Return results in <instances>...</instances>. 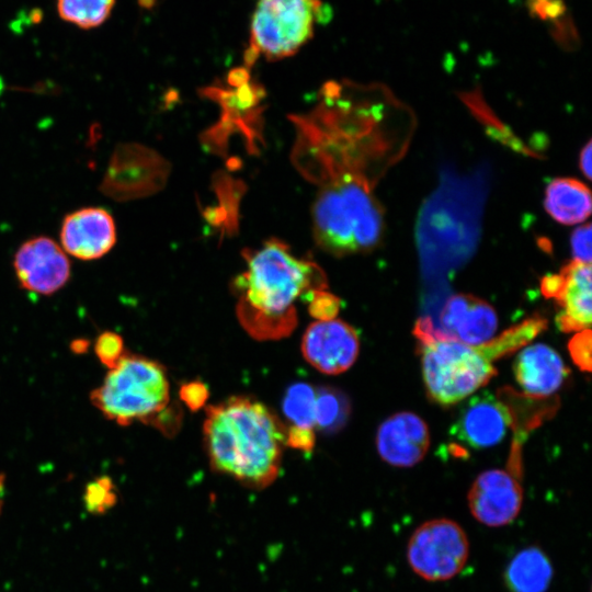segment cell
Returning a JSON list of instances; mask_svg holds the SVG:
<instances>
[{"instance_id":"6da1fadb","label":"cell","mask_w":592,"mask_h":592,"mask_svg":"<svg viewBox=\"0 0 592 592\" xmlns=\"http://www.w3.org/2000/svg\"><path fill=\"white\" fill-rule=\"evenodd\" d=\"M319 101L295 119L298 134L335 171L375 186L405 155L412 112L383 87L346 81L325 84Z\"/></svg>"},{"instance_id":"7a4b0ae2","label":"cell","mask_w":592,"mask_h":592,"mask_svg":"<svg viewBox=\"0 0 592 592\" xmlns=\"http://www.w3.org/2000/svg\"><path fill=\"white\" fill-rule=\"evenodd\" d=\"M243 257L247 269L234 282L241 326L259 340L288 335L297 325L295 300L305 301L311 292L327 288L323 271L278 239L247 250Z\"/></svg>"},{"instance_id":"3957f363","label":"cell","mask_w":592,"mask_h":592,"mask_svg":"<svg viewBox=\"0 0 592 592\" xmlns=\"http://www.w3.org/2000/svg\"><path fill=\"white\" fill-rule=\"evenodd\" d=\"M203 433L214 470L254 489L277 478L286 428L263 403L232 397L208 406Z\"/></svg>"},{"instance_id":"277c9868","label":"cell","mask_w":592,"mask_h":592,"mask_svg":"<svg viewBox=\"0 0 592 592\" xmlns=\"http://www.w3.org/2000/svg\"><path fill=\"white\" fill-rule=\"evenodd\" d=\"M384 210L373 189L358 182L320 186L312 204V236L335 255L375 249L384 234Z\"/></svg>"},{"instance_id":"5b68a950","label":"cell","mask_w":592,"mask_h":592,"mask_svg":"<svg viewBox=\"0 0 592 592\" xmlns=\"http://www.w3.org/2000/svg\"><path fill=\"white\" fill-rule=\"evenodd\" d=\"M169 399V382L163 366L127 352L90 394L92 405L119 425L135 421L153 424L167 409Z\"/></svg>"},{"instance_id":"8992f818","label":"cell","mask_w":592,"mask_h":592,"mask_svg":"<svg viewBox=\"0 0 592 592\" xmlns=\"http://www.w3.org/2000/svg\"><path fill=\"white\" fill-rule=\"evenodd\" d=\"M422 375L428 397L448 407L465 399L496 374L482 345H468L449 338L420 341Z\"/></svg>"},{"instance_id":"52a82bcc","label":"cell","mask_w":592,"mask_h":592,"mask_svg":"<svg viewBox=\"0 0 592 592\" xmlns=\"http://www.w3.org/2000/svg\"><path fill=\"white\" fill-rule=\"evenodd\" d=\"M330 14L321 0H259L251 18L247 65L261 55L267 60L293 56L314 36L315 23L329 21Z\"/></svg>"},{"instance_id":"ba28073f","label":"cell","mask_w":592,"mask_h":592,"mask_svg":"<svg viewBox=\"0 0 592 592\" xmlns=\"http://www.w3.org/2000/svg\"><path fill=\"white\" fill-rule=\"evenodd\" d=\"M469 557V543L463 527L448 519L426 521L409 538L407 559L412 571L430 582L457 576Z\"/></svg>"},{"instance_id":"9c48e42d","label":"cell","mask_w":592,"mask_h":592,"mask_svg":"<svg viewBox=\"0 0 592 592\" xmlns=\"http://www.w3.org/2000/svg\"><path fill=\"white\" fill-rule=\"evenodd\" d=\"M591 264L571 261L558 274L542 278L540 291L554 298L561 308L556 317L558 328L565 332L590 329L592 320Z\"/></svg>"},{"instance_id":"30bf717a","label":"cell","mask_w":592,"mask_h":592,"mask_svg":"<svg viewBox=\"0 0 592 592\" xmlns=\"http://www.w3.org/2000/svg\"><path fill=\"white\" fill-rule=\"evenodd\" d=\"M13 266L20 285L34 294L52 295L70 277L66 252L47 237L25 241L15 252Z\"/></svg>"},{"instance_id":"8fae6325","label":"cell","mask_w":592,"mask_h":592,"mask_svg":"<svg viewBox=\"0 0 592 592\" xmlns=\"http://www.w3.org/2000/svg\"><path fill=\"white\" fill-rule=\"evenodd\" d=\"M513 424V413L503 399L489 391L475 395L459 409L451 435L474 449L499 444Z\"/></svg>"},{"instance_id":"7c38bea8","label":"cell","mask_w":592,"mask_h":592,"mask_svg":"<svg viewBox=\"0 0 592 592\" xmlns=\"http://www.w3.org/2000/svg\"><path fill=\"white\" fill-rule=\"evenodd\" d=\"M360 350L356 330L349 323L332 319L315 321L303 335L304 358L317 371L337 375L349 369Z\"/></svg>"},{"instance_id":"4fadbf2b","label":"cell","mask_w":592,"mask_h":592,"mask_svg":"<svg viewBox=\"0 0 592 592\" xmlns=\"http://www.w3.org/2000/svg\"><path fill=\"white\" fill-rule=\"evenodd\" d=\"M467 499L469 510L478 522L500 527L512 523L519 515L523 492L513 474L490 469L475 479Z\"/></svg>"},{"instance_id":"5bb4252c","label":"cell","mask_w":592,"mask_h":592,"mask_svg":"<svg viewBox=\"0 0 592 592\" xmlns=\"http://www.w3.org/2000/svg\"><path fill=\"white\" fill-rule=\"evenodd\" d=\"M440 325L436 338H449L476 346L492 339L498 317L488 301L470 294H456L445 301Z\"/></svg>"},{"instance_id":"9a60e30c","label":"cell","mask_w":592,"mask_h":592,"mask_svg":"<svg viewBox=\"0 0 592 592\" xmlns=\"http://www.w3.org/2000/svg\"><path fill=\"white\" fill-rule=\"evenodd\" d=\"M60 241L64 251L79 260L99 259L116 242L114 219L104 208L78 209L65 217Z\"/></svg>"},{"instance_id":"2e32d148","label":"cell","mask_w":592,"mask_h":592,"mask_svg":"<svg viewBox=\"0 0 592 592\" xmlns=\"http://www.w3.org/2000/svg\"><path fill=\"white\" fill-rule=\"evenodd\" d=\"M429 446V428L412 412L392 414L379 425L376 433L379 456L395 467H411L418 464Z\"/></svg>"},{"instance_id":"e0dca14e","label":"cell","mask_w":592,"mask_h":592,"mask_svg":"<svg viewBox=\"0 0 592 592\" xmlns=\"http://www.w3.org/2000/svg\"><path fill=\"white\" fill-rule=\"evenodd\" d=\"M513 372L523 391L535 399L551 396L570 373L560 355L543 343L523 349L515 357Z\"/></svg>"},{"instance_id":"ac0fdd59","label":"cell","mask_w":592,"mask_h":592,"mask_svg":"<svg viewBox=\"0 0 592 592\" xmlns=\"http://www.w3.org/2000/svg\"><path fill=\"white\" fill-rule=\"evenodd\" d=\"M544 207L550 217L559 224L583 223L591 214L590 190L577 179H554L546 186Z\"/></svg>"},{"instance_id":"d6986e66","label":"cell","mask_w":592,"mask_h":592,"mask_svg":"<svg viewBox=\"0 0 592 592\" xmlns=\"http://www.w3.org/2000/svg\"><path fill=\"white\" fill-rule=\"evenodd\" d=\"M551 578V563L536 547H527L516 554L504 572V581L511 592H546Z\"/></svg>"},{"instance_id":"ffe728a7","label":"cell","mask_w":592,"mask_h":592,"mask_svg":"<svg viewBox=\"0 0 592 592\" xmlns=\"http://www.w3.org/2000/svg\"><path fill=\"white\" fill-rule=\"evenodd\" d=\"M351 405L348 396L332 387L316 390L315 428L326 433L341 430L348 422Z\"/></svg>"},{"instance_id":"44dd1931","label":"cell","mask_w":592,"mask_h":592,"mask_svg":"<svg viewBox=\"0 0 592 592\" xmlns=\"http://www.w3.org/2000/svg\"><path fill=\"white\" fill-rule=\"evenodd\" d=\"M115 0H57L59 15L82 29L102 24L110 15Z\"/></svg>"},{"instance_id":"7402d4cb","label":"cell","mask_w":592,"mask_h":592,"mask_svg":"<svg viewBox=\"0 0 592 592\" xmlns=\"http://www.w3.org/2000/svg\"><path fill=\"white\" fill-rule=\"evenodd\" d=\"M316 389L307 383L293 384L285 394L283 410L296 426L315 429Z\"/></svg>"},{"instance_id":"603a6c76","label":"cell","mask_w":592,"mask_h":592,"mask_svg":"<svg viewBox=\"0 0 592 592\" xmlns=\"http://www.w3.org/2000/svg\"><path fill=\"white\" fill-rule=\"evenodd\" d=\"M83 501L91 513H103L116 502V493L112 480L100 477L91 481L84 491Z\"/></svg>"},{"instance_id":"cb8c5ba5","label":"cell","mask_w":592,"mask_h":592,"mask_svg":"<svg viewBox=\"0 0 592 592\" xmlns=\"http://www.w3.org/2000/svg\"><path fill=\"white\" fill-rule=\"evenodd\" d=\"M94 352L107 369L113 368L126 353L122 337L112 331H104L98 337Z\"/></svg>"},{"instance_id":"d4e9b609","label":"cell","mask_w":592,"mask_h":592,"mask_svg":"<svg viewBox=\"0 0 592 592\" xmlns=\"http://www.w3.org/2000/svg\"><path fill=\"white\" fill-rule=\"evenodd\" d=\"M305 301L308 304V312L317 321L335 319L341 307L340 299L326 289L311 292Z\"/></svg>"},{"instance_id":"484cf974","label":"cell","mask_w":592,"mask_h":592,"mask_svg":"<svg viewBox=\"0 0 592 592\" xmlns=\"http://www.w3.org/2000/svg\"><path fill=\"white\" fill-rule=\"evenodd\" d=\"M591 330L579 331L568 343L574 364L583 372H591Z\"/></svg>"},{"instance_id":"4316f807","label":"cell","mask_w":592,"mask_h":592,"mask_svg":"<svg viewBox=\"0 0 592 592\" xmlns=\"http://www.w3.org/2000/svg\"><path fill=\"white\" fill-rule=\"evenodd\" d=\"M591 224L578 227L571 235L570 246L574 261L591 263Z\"/></svg>"},{"instance_id":"83f0119b","label":"cell","mask_w":592,"mask_h":592,"mask_svg":"<svg viewBox=\"0 0 592 592\" xmlns=\"http://www.w3.org/2000/svg\"><path fill=\"white\" fill-rule=\"evenodd\" d=\"M180 399L192 410L203 408L208 399V389L202 382L185 383L180 388Z\"/></svg>"},{"instance_id":"f1b7e54d","label":"cell","mask_w":592,"mask_h":592,"mask_svg":"<svg viewBox=\"0 0 592 592\" xmlns=\"http://www.w3.org/2000/svg\"><path fill=\"white\" fill-rule=\"evenodd\" d=\"M316 443L314 429L292 425L286 429L285 445L303 451L311 452Z\"/></svg>"},{"instance_id":"f546056e","label":"cell","mask_w":592,"mask_h":592,"mask_svg":"<svg viewBox=\"0 0 592 592\" xmlns=\"http://www.w3.org/2000/svg\"><path fill=\"white\" fill-rule=\"evenodd\" d=\"M591 156H592V145H591V141H588L585 146L582 148L580 158H579L580 169L584 173L588 180L591 179V172H592Z\"/></svg>"},{"instance_id":"4dcf8cb0","label":"cell","mask_w":592,"mask_h":592,"mask_svg":"<svg viewBox=\"0 0 592 592\" xmlns=\"http://www.w3.org/2000/svg\"><path fill=\"white\" fill-rule=\"evenodd\" d=\"M4 475L0 473V514L3 505V497H4Z\"/></svg>"},{"instance_id":"1f68e13d","label":"cell","mask_w":592,"mask_h":592,"mask_svg":"<svg viewBox=\"0 0 592 592\" xmlns=\"http://www.w3.org/2000/svg\"><path fill=\"white\" fill-rule=\"evenodd\" d=\"M139 4L144 8H151L156 0H138Z\"/></svg>"}]
</instances>
